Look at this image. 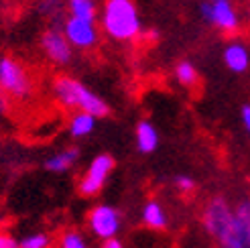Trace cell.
I'll return each mask as SVG.
<instances>
[{
	"label": "cell",
	"instance_id": "1",
	"mask_svg": "<svg viewBox=\"0 0 250 248\" xmlns=\"http://www.w3.org/2000/svg\"><path fill=\"white\" fill-rule=\"evenodd\" d=\"M202 222L220 248H250V197L234 207L224 197H216L206 206Z\"/></svg>",
	"mask_w": 250,
	"mask_h": 248
},
{
	"label": "cell",
	"instance_id": "2",
	"mask_svg": "<svg viewBox=\"0 0 250 248\" xmlns=\"http://www.w3.org/2000/svg\"><path fill=\"white\" fill-rule=\"evenodd\" d=\"M53 92L57 102L65 108H78L80 112H87L96 118L108 114V104L102 100V96L69 76H59L53 83Z\"/></svg>",
	"mask_w": 250,
	"mask_h": 248
},
{
	"label": "cell",
	"instance_id": "3",
	"mask_svg": "<svg viewBox=\"0 0 250 248\" xmlns=\"http://www.w3.org/2000/svg\"><path fill=\"white\" fill-rule=\"evenodd\" d=\"M102 27L116 41H130L141 33V19L132 0H106Z\"/></svg>",
	"mask_w": 250,
	"mask_h": 248
},
{
	"label": "cell",
	"instance_id": "4",
	"mask_svg": "<svg viewBox=\"0 0 250 248\" xmlns=\"http://www.w3.org/2000/svg\"><path fill=\"white\" fill-rule=\"evenodd\" d=\"M31 78L17 59L2 57L0 59V90L15 98H29L31 94Z\"/></svg>",
	"mask_w": 250,
	"mask_h": 248
},
{
	"label": "cell",
	"instance_id": "5",
	"mask_svg": "<svg viewBox=\"0 0 250 248\" xmlns=\"http://www.w3.org/2000/svg\"><path fill=\"white\" fill-rule=\"evenodd\" d=\"M114 165H116L114 157H110V155H106V153L94 157L92 163H90V167H87V171L83 173V177H82V181H80V193H82L83 197H94V195H98L100 191H102L104 185H106L110 173L114 171Z\"/></svg>",
	"mask_w": 250,
	"mask_h": 248
},
{
	"label": "cell",
	"instance_id": "6",
	"mask_svg": "<svg viewBox=\"0 0 250 248\" xmlns=\"http://www.w3.org/2000/svg\"><path fill=\"white\" fill-rule=\"evenodd\" d=\"M120 224H122L120 212L108 204H100V206L92 207L90 214H87V226H90L94 236L100 240H108V238L118 236Z\"/></svg>",
	"mask_w": 250,
	"mask_h": 248
},
{
	"label": "cell",
	"instance_id": "7",
	"mask_svg": "<svg viewBox=\"0 0 250 248\" xmlns=\"http://www.w3.org/2000/svg\"><path fill=\"white\" fill-rule=\"evenodd\" d=\"M63 35L69 41V45L78 49H92L98 43V29L94 21L69 17L63 24Z\"/></svg>",
	"mask_w": 250,
	"mask_h": 248
},
{
	"label": "cell",
	"instance_id": "8",
	"mask_svg": "<svg viewBox=\"0 0 250 248\" xmlns=\"http://www.w3.org/2000/svg\"><path fill=\"white\" fill-rule=\"evenodd\" d=\"M41 49L43 53L47 55L49 61H53L57 65H67L71 61V45L65 39L63 31L59 29H49L43 33L41 37Z\"/></svg>",
	"mask_w": 250,
	"mask_h": 248
},
{
	"label": "cell",
	"instance_id": "9",
	"mask_svg": "<svg viewBox=\"0 0 250 248\" xmlns=\"http://www.w3.org/2000/svg\"><path fill=\"white\" fill-rule=\"evenodd\" d=\"M211 8H214L211 24H216L218 29L226 31V33H232L238 29V15H236L232 2H228V0H214Z\"/></svg>",
	"mask_w": 250,
	"mask_h": 248
},
{
	"label": "cell",
	"instance_id": "10",
	"mask_svg": "<svg viewBox=\"0 0 250 248\" xmlns=\"http://www.w3.org/2000/svg\"><path fill=\"white\" fill-rule=\"evenodd\" d=\"M224 63L234 73H244L250 65V53L246 45L242 43H230L224 49Z\"/></svg>",
	"mask_w": 250,
	"mask_h": 248
},
{
	"label": "cell",
	"instance_id": "11",
	"mask_svg": "<svg viewBox=\"0 0 250 248\" xmlns=\"http://www.w3.org/2000/svg\"><path fill=\"white\" fill-rule=\"evenodd\" d=\"M136 146H139V151L148 155V153H155L157 146H159V132L157 128L153 126L148 120H141L136 124Z\"/></svg>",
	"mask_w": 250,
	"mask_h": 248
},
{
	"label": "cell",
	"instance_id": "12",
	"mask_svg": "<svg viewBox=\"0 0 250 248\" xmlns=\"http://www.w3.org/2000/svg\"><path fill=\"white\" fill-rule=\"evenodd\" d=\"M143 222H145L146 228L161 232V230L167 228L169 218H167L165 207L161 206L157 200H151V202H146L145 207H143Z\"/></svg>",
	"mask_w": 250,
	"mask_h": 248
},
{
	"label": "cell",
	"instance_id": "13",
	"mask_svg": "<svg viewBox=\"0 0 250 248\" xmlns=\"http://www.w3.org/2000/svg\"><path fill=\"white\" fill-rule=\"evenodd\" d=\"M78 159H80V148H65V151H59L53 157H49L45 161V169L51 173H65L76 165Z\"/></svg>",
	"mask_w": 250,
	"mask_h": 248
},
{
	"label": "cell",
	"instance_id": "14",
	"mask_svg": "<svg viewBox=\"0 0 250 248\" xmlns=\"http://www.w3.org/2000/svg\"><path fill=\"white\" fill-rule=\"evenodd\" d=\"M94 128H96V116L87 112H78L69 122V134L73 139H82V136L92 134Z\"/></svg>",
	"mask_w": 250,
	"mask_h": 248
},
{
	"label": "cell",
	"instance_id": "15",
	"mask_svg": "<svg viewBox=\"0 0 250 248\" xmlns=\"http://www.w3.org/2000/svg\"><path fill=\"white\" fill-rule=\"evenodd\" d=\"M69 17L83 19V21H96V2L94 0H67Z\"/></svg>",
	"mask_w": 250,
	"mask_h": 248
},
{
	"label": "cell",
	"instance_id": "16",
	"mask_svg": "<svg viewBox=\"0 0 250 248\" xmlns=\"http://www.w3.org/2000/svg\"><path fill=\"white\" fill-rule=\"evenodd\" d=\"M175 78H177V82L181 85H185V88H193L199 76H197V69L193 67V63L181 61V63H177V67H175Z\"/></svg>",
	"mask_w": 250,
	"mask_h": 248
},
{
	"label": "cell",
	"instance_id": "17",
	"mask_svg": "<svg viewBox=\"0 0 250 248\" xmlns=\"http://www.w3.org/2000/svg\"><path fill=\"white\" fill-rule=\"evenodd\" d=\"M39 12L49 19H59L63 15V2L61 0H39Z\"/></svg>",
	"mask_w": 250,
	"mask_h": 248
},
{
	"label": "cell",
	"instance_id": "18",
	"mask_svg": "<svg viewBox=\"0 0 250 248\" xmlns=\"http://www.w3.org/2000/svg\"><path fill=\"white\" fill-rule=\"evenodd\" d=\"M21 248H47L49 246V236L43 232H37V234H29L19 242Z\"/></svg>",
	"mask_w": 250,
	"mask_h": 248
},
{
	"label": "cell",
	"instance_id": "19",
	"mask_svg": "<svg viewBox=\"0 0 250 248\" xmlns=\"http://www.w3.org/2000/svg\"><path fill=\"white\" fill-rule=\"evenodd\" d=\"M61 248H90L80 232H65L61 236Z\"/></svg>",
	"mask_w": 250,
	"mask_h": 248
},
{
	"label": "cell",
	"instance_id": "20",
	"mask_svg": "<svg viewBox=\"0 0 250 248\" xmlns=\"http://www.w3.org/2000/svg\"><path fill=\"white\" fill-rule=\"evenodd\" d=\"M175 187H177L181 193H193L195 187H197V183L189 175H177L175 177Z\"/></svg>",
	"mask_w": 250,
	"mask_h": 248
},
{
	"label": "cell",
	"instance_id": "21",
	"mask_svg": "<svg viewBox=\"0 0 250 248\" xmlns=\"http://www.w3.org/2000/svg\"><path fill=\"white\" fill-rule=\"evenodd\" d=\"M0 248H21V246H19V240H15L10 234L0 232Z\"/></svg>",
	"mask_w": 250,
	"mask_h": 248
},
{
	"label": "cell",
	"instance_id": "22",
	"mask_svg": "<svg viewBox=\"0 0 250 248\" xmlns=\"http://www.w3.org/2000/svg\"><path fill=\"white\" fill-rule=\"evenodd\" d=\"M199 15H202V19L211 24V17H214V8H211V2H202V6H199Z\"/></svg>",
	"mask_w": 250,
	"mask_h": 248
},
{
	"label": "cell",
	"instance_id": "23",
	"mask_svg": "<svg viewBox=\"0 0 250 248\" xmlns=\"http://www.w3.org/2000/svg\"><path fill=\"white\" fill-rule=\"evenodd\" d=\"M102 248H124V244L118 240V236H114V238H108V240H104Z\"/></svg>",
	"mask_w": 250,
	"mask_h": 248
},
{
	"label": "cell",
	"instance_id": "24",
	"mask_svg": "<svg viewBox=\"0 0 250 248\" xmlns=\"http://www.w3.org/2000/svg\"><path fill=\"white\" fill-rule=\"evenodd\" d=\"M242 124H244L246 132H250V106H244L242 108Z\"/></svg>",
	"mask_w": 250,
	"mask_h": 248
},
{
	"label": "cell",
	"instance_id": "25",
	"mask_svg": "<svg viewBox=\"0 0 250 248\" xmlns=\"http://www.w3.org/2000/svg\"><path fill=\"white\" fill-rule=\"evenodd\" d=\"M2 110H6V102H4V92L0 90V112H2Z\"/></svg>",
	"mask_w": 250,
	"mask_h": 248
},
{
	"label": "cell",
	"instance_id": "26",
	"mask_svg": "<svg viewBox=\"0 0 250 248\" xmlns=\"http://www.w3.org/2000/svg\"><path fill=\"white\" fill-rule=\"evenodd\" d=\"M211 2H214V0H211Z\"/></svg>",
	"mask_w": 250,
	"mask_h": 248
}]
</instances>
